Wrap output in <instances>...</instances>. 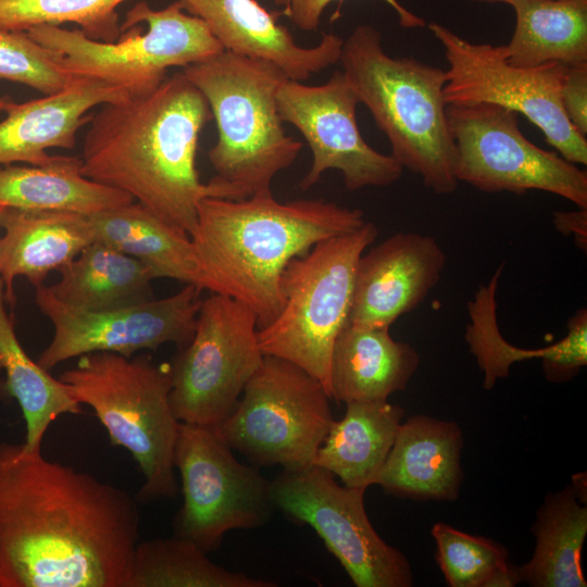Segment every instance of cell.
Listing matches in <instances>:
<instances>
[{"instance_id": "obj_1", "label": "cell", "mask_w": 587, "mask_h": 587, "mask_svg": "<svg viewBox=\"0 0 587 587\" xmlns=\"http://www.w3.org/2000/svg\"><path fill=\"white\" fill-rule=\"evenodd\" d=\"M139 537L126 490L0 441V587H126Z\"/></svg>"}, {"instance_id": "obj_2", "label": "cell", "mask_w": 587, "mask_h": 587, "mask_svg": "<svg viewBox=\"0 0 587 587\" xmlns=\"http://www.w3.org/2000/svg\"><path fill=\"white\" fill-rule=\"evenodd\" d=\"M212 113L202 92L177 72L155 89L101 104L82 151V174L128 193L188 236L205 197L229 199L196 167L199 137Z\"/></svg>"}, {"instance_id": "obj_3", "label": "cell", "mask_w": 587, "mask_h": 587, "mask_svg": "<svg viewBox=\"0 0 587 587\" xmlns=\"http://www.w3.org/2000/svg\"><path fill=\"white\" fill-rule=\"evenodd\" d=\"M364 223L361 210L322 199L279 202L272 193L240 200L205 197L189 237L207 290L246 304L261 329L283 309L287 264L319 241Z\"/></svg>"}, {"instance_id": "obj_4", "label": "cell", "mask_w": 587, "mask_h": 587, "mask_svg": "<svg viewBox=\"0 0 587 587\" xmlns=\"http://www.w3.org/2000/svg\"><path fill=\"white\" fill-rule=\"evenodd\" d=\"M339 62L359 103L387 137L391 155L437 195L452 193L457 148L444 99L446 72L413 58L386 53L380 33L357 26L342 41Z\"/></svg>"}, {"instance_id": "obj_5", "label": "cell", "mask_w": 587, "mask_h": 587, "mask_svg": "<svg viewBox=\"0 0 587 587\" xmlns=\"http://www.w3.org/2000/svg\"><path fill=\"white\" fill-rule=\"evenodd\" d=\"M182 72L202 92L216 123L217 140L208 152L212 180L233 200L272 193L274 177L302 148L286 135L276 104L288 77L271 62L226 50Z\"/></svg>"}, {"instance_id": "obj_6", "label": "cell", "mask_w": 587, "mask_h": 587, "mask_svg": "<svg viewBox=\"0 0 587 587\" xmlns=\"http://www.w3.org/2000/svg\"><path fill=\"white\" fill-rule=\"evenodd\" d=\"M59 379L82 404L89 405L110 442L127 449L143 475L137 500L175 498L174 450L179 421L170 404V362L149 355L97 351L78 357Z\"/></svg>"}, {"instance_id": "obj_7", "label": "cell", "mask_w": 587, "mask_h": 587, "mask_svg": "<svg viewBox=\"0 0 587 587\" xmlns=\"http://www.w3.org/2000/svg\"><path fill=\"white\" fill-rule=\"evenodd\" d=\"M377 235L376 226L365 222L294 258L282 276L283 309L258 332L264 354L297 364L316 378L329 397L333 347L348 324L357 264Z\"/></svg>"}, {"instance_id": "obj_8", "label": "cell", "mask_w": 587, "mask_h": 587, "mask_svg": "<svg viewBox=\"0 0 587 587\" xmlns=\"http://www.w3.org/2000/svg\"><path fill=\"white\" fill-rule=\"evenodd\" d=\"M27 33L40 45L58 50L72 75L122 87L129 95L155 89L170 67H185L224 51L205 23L186 12L179 0L162 10H153L145 1L137 3L112 42L55 25H38Z\"/></svg>"}, {"instance_id": "obj_9", "label": "cell", "mask_w": 587, "mask_h": 587, "mask_svg": "<svg viewBox=\"0 0 587 587\" xmlns=\"http://www.w3.org/2000/svg\"><path fill=\"white\" fill-rule=\"evenodd\" d=\"M230 415L217 427L258 466L298 471L313 465L335 421L323 385L297 364L264 358Z\"/></svg>"}, {"instance_id": "obj_10", "label": "cell", "mask_w": 587, "mask_h": 587, "mask_svg": "<svg viewBox=\"0 0 587 587\" xmlns=\"http://www.w3.org/2000/svg\"><path fill=\"white\" fill-rule=\"evenodd\" d=\"M174 464L184 499L174 520L175 536L209 553L228 532L270 521L275 510L271 480L239 462L217 427L179 422Z\"/></svg>"}, {"instance_id": "obj_11", "label": "cell", "mask_w": 587, "mask_h": 587, "mask_svg": "<svg viewBox=\"0 0 587 587\" xmlns=\"http://www.w3.org/2000/svg\"><path fill=\"white\" fill-rule=\"evenodd\" d=\"M246 304L221 294L201 301L195 334L171 364L170 404L183 423L218 427L234 411L264 353Z\"/></svg>"}, {"instance_id": "obj_12", "label": "cell", "mask_w": 587, "mask_h": 587, "mask_svg": "<svg viewBox=\"0 0 587 587\" xmlns=\"http://www.w3.org/2000/svg\"><path fill=\"white\" fill-rule=\"evenodd\" d=\"M428 27L449 64L444 87L447 105L484 102L514 111L536 125L563 159L587 164L586 136L570 123L561 104L565 65L515 66L508 61L505 46L467 41L436 22Z\"/></svg>"}, {"instance_id": "obj_13", "label": "cell", "mask_w": 587, "mask_h": 587, "mask_svg": "<svg viewBox=\"0 0 587 587\" xmlns=\"http://www.w3.org/2000/svg\"><path fill=\"white\" fill-rule=\"evenodd\" d=\"M455 176L485 192L542 190L587 209V173L530 142L519 114L492 103L448 104Z\"/></svg>"}, {"instance_id": "obj_14", "label": "cell", "mask_w": 587, "mask_h": 587, "mask_svg": "<svg viewBox=\"0 0 587 587\" xmlns=\"http://www.w3.org/2000/svg\"><path fill=\"white\" fill-rule=\"evenodd\" d=\"M272 483L275 509L311 526L357 587H411L407 557L388 545L367 517L365 488L340 486L317 465L283 470Z\"/></svg>"}, {"instance_id": "obj_15", "label": "cell", "mask_w": 587, "mask_h": 587, "mask_svg": "<svg viewBox=\"0 0 587 587\" xmlns=\"http://www.w3.org/2000/svg\"><path fill=\"white\" fill-rule=\"evenodd\" d=\"M278 114L294 125L312 152V165L299 188L308 190L328 170L341 173L346 189L386 187L403 167L391 154L373 149L357 122L359 100L344 72L335 71L322 85L286 78L276 91Z\"/></svg>"}, {"instance_id": "obj_16", "label": "cell", "mask_w": 587, "mask_h": 587, "mask_svg": "<svg viewBox=\"0 0 587 587\" xmlns=\"http://www.w3.org/2000/svg\"><path fill=\"white\" fill-rule=\"evenodd\" d=\"M202 289L185 285L176 294L136 305L89 312L58 300L41 285L35 301L53 325L50 344L38 363L47 371L72 358L107 351L132 357L173 342L178 349L192 338L201 305Z\"/></svg>"}, {"instance_id": "obj_17", "label": "cell", "mask_w": 587, "mask_h": 587, "mask_svg": "<svg viewBox=\"0 0 587 587\" xmlns=\"http://www.w3.org/2000/svg\"><path fill=\"white\" fill-rule=\"evenodd\" d=\"M446 253L430 236L397 233L360 257L348 324L389 327L437 285Z\"/></svg>"}, {"instance_id": "obj_18", "label": "cell", "mask_w": 587, "mask_h": 587, "mask_svg": "<svg viewBox=\"0 0 587 587\" xmlns=\"http://www.w3.org/2000/svg\"><path fill=\"white\" fill-rule=\"evenodd\" d=\"M186 12L201 18L224 50L278 66L289 79L304 82L339 62L344 39L323 34L314 47H301L278 13L257 0H179Z\"/></svg>"}, {"instance_id": "obj_19", "label": "cell", "mask_w": 587, "mask_h": 587, "mask_svg": "<svg viewBox=\"0 0 587 587\" xmlns=\"http://www.w3.org/2000/svg\"><path fill=\"white\" fill-rule=\"evenodd\" d=\"M129 96L122 87L91 78H79L60 92L23 103L10 101L0 122V165L26 162L45 165L52 155L47 149H72L78 129L93 107Z\"/></svg>"}, {"instance_id": "obj_20", "label": "cell", "mask_w": 587, "mask_h": 587, "mask_svg": "<svg viewBox=\"0 0 587 587\" xmlns=\"http://www.w3.org/2000/svg\"><path fill=\"white\" fill-rule=\"evenodd\" d=\"M462 448L455 422L414 415L401 423L376 485L400 498L452 501L464 477Z\"/></svg>"}, {"instance_id": "obj_21", "label": "cell", "mask_w": 587, "mask_h": 587, "mask_svg": "<svg viewBox=\"0 0 587 587\" xmlns=\"http://www.w3.org/2000/svg\"><path fill=\"white\" fill-rule=\"evenodd\" d=\"M0 227V277L10 307L17 276L37 288L95 241L89 215L77 212L4 208Z\"/></svg>"}, {"instance_id": "obj_22", "label": "cell", "mask_w": 587, "mask_h": 587, "mask_svg": "<svg viewBox=\"0 0 587 587\" xmlns=\"http://www.w3.org/2000/svg\"><path fill=\"white\" fill-rule=\"evenodd\" d=\"M420 365L417 351L395 340L389 327L347 324L330 360V398L338 402L378 401L407 388Z\"/></svg>"}, {"instance_id": "obj_23", "label": "cell", "mask_w": 587, "mask_h": 587, "mask_svg": "<svg viewBox=\"0 0 587 587\" xmlns=\"http://www.w3.org/2000/svg\"><path fill=\"white\" fill-rule=\"evenodd\" d=\"M573 484L549 492L532 526L536 545L532 559L519 566L520 583L532 587H586L582 549L587 535L583 474Z\"/></svg>"}, {"instance_id": "obj_24", "label": "cell", "mask_w": 587, "mask_h": 587, "mask_svg": "<svg viewBox=\"0 0 587 587\" xmlns=\"http://www.w3.org/2000/svg\"><path fill=\"white\" fill-rule=\"evenodd\" d=\"M319 448L314 465L338 476L347 487L376 485L401 425L404 410L387 400L348 402Z\"/></svg>"}, {"instance_id": "obj_25", "label": "cell", "mask_w": 587, "mask_h": 587, "mask_svg": "<svg viewBox=\"0 0 587 587\" xmlns=\"http://www.w3.org/2000/svg\"><path fill=\"white\" fill-rule=\"evenodd\" d=\"M501 264L487 284L480 285L467 304L470 323L465 340L484 373L483 387L490 390L498 379L509 375L519 361L540 359L547 379L561 380L575 374L586 360V342L580 333L569 329L560 341L538 349H523L509 344L500 334L497 321V289Z\"/></svg>"}, {"instance_id": "obj_26", "label": "cell", "mask_w": 587, "mask_h": 587, "mask_svg": "<svg viewBox=\"0 0 587 587\" xmlns=\"http://www.w3.org/2000/svg\"><path fill=\"white\" fill-rule=\"evenodd\" d=\"M89 220L95 241L138 259L157 278L207 289L190 237L138 202L90 214Z\"/></svg>"}, {"instance_id": "obj_27", "label": "cell", "mask_w": 587, "mask_h": 587, "mask_svg": "<svg viewBox=\"0 0 587 587\" xmlns=\"http://www.w3.org/2000/svg\"><path fill=\"white\" fill-rule=\"evenodd\" d=\"M134 202L126 192L82 174V159L52 155L45 165L0 167V207L95 214Z\"/></svg>"}, {"instance_id": "obj_28", "label": "cell", "mask_w": 587, "mask_h": 587, "mask_svg": "<svg viewBox=\"0 0 587 587\" xmlns=\"http://www.w3.org/2000/svg\"><path fill=\"white\" fill-rule=\"evenodd\" d=\"M47 286L61 302L89 312L136 305L154 299L153 272L138 259L93 241Z\"/></svg>"}, {"instance_id": "obj_29", "label": "cell", "mask_w": 587, "mask_h": 587, "mask_svg": "<svg viewBox=\"0 0 587 587\" xmlns=\"http://www.w3.org/2000/svg\"><path fill=\"white\" fill-rule=\"evenodd\" d=\"M515 28L505 46L520 67L587 62V0H508Z\"/></svg>"}, {"instance_id": "obj_30", "label": "cell", "mask_w": 587, "mask_h": 587, "mask_svg": "<svg viewBox=\"0 0 587 587\" xmlns=\"http://www.w3.org/2000/svg\"><path fill=\"white\" fill-rule=\"evenodd\" d=\"M5 303L4 284L0 277V372L4 374L3 391L17 401L25 419L24 451L38 453L51 423L62 414L80 413V403L63 382L52 377L25 352Z\"/></svg>"}, {"instance_id": "obj_31", "label": "cell", "mask_w": 587, "mask_h": 587, "mask_svg": "<svg viewBox=\"0 0 587 587\" xmlns=\"http://www.w3.org/2000/svg\"><path fill=\"white\" fill-rule=\"evenodd\" d=\"M190 540L148 539L137 544L126 587H276L272 580L213 563Z\"/></svg>"}, {"instance_id": "obj_32", "label": "cell", "mask_w": 587, "mask_h": 587, "mask_svg": "<svg viewBox=\"0 0 587 587\" xmlns=\"http://www.w3.org/2000/svg\"><path fill=\"white\" fill-rule=\"evenodd\" d=\"M436 562L450 587H513L519 566L509 562L505 547L483 537L436 523L432 530Z\"/></svg>"}, {"instance_id": "obj_33", "label": "cell", "mask_w": 587, "mask_h": 587, "mask_svg": "<svg viewBox=\"0 0 587 587\" xmlns=\"http://www.w3.org/2000/svg\"><path fill=\"white\" fill-rule=\"evenodd\" d=\"M126 0H0V29L27 32L38 25L75 23L89 38L120 37L117 8Z\"/></svg>"}, {"instance_id": "obj_34", "label": "cell", "mask_w": 587, "mask_h": 587, "mask_svg": "<svg viewBox=\"0 0 587 587\" xmlns=\"http://www.w3.org/2000/svg\"><path fill=\"white\" fill-rule=\"evenodd\" d=\"M79 78L64 68L58 50L40 45L27 32L0 29V79L26 85L47 96Z\"/></svg>"}, {"instance_id": "obj_35", "label": "cell", "mask_w": 587, "mask_h": 587, "mask_svg": "<svg viewBox=\"0 0 587 587\" xmlns=\"http://www.w3.org/2000/svg\"><path fill=\"white\" fill-rule=\"evenodd\" d=\"M280 7L282 14L287 16L298 28L315 32L322 20L324 10L334 1L344 0H273ZM397 14L399 24L404 28H420L426 25L421 16L405 9L398 0H382Z\"/></svg>"}, {"instance_id": "obj_36", "label": "cell", "mask_w": 587, "mask_h": 587, "mask_svg": "<svg viewBox=\"0 0 587 587\" xmlns=\"http://www.w3.org/2000/svg\"><path fill=\"white\" fill-rule=\"evenodd\" d=\"M563 111L583 136L587 135V62L565 66L560 91Z\"/></svg>"}, {"instance_id": "obj_37", "label": "cell", "mask_w": 587, "mask_h": 587, "mask_svg": "<svg viewBox=\"0 0 587 587\" xmlns=\"http://www.w3.org/2000/svg\"><path fill=\"white\" fill-rule=\"evenodd\" d=\"M553 224L563 235H574L580 249L587 245V209L578 211H559L553 214Z\"/></svg>"}, {"instance_id": "obj_38", "label": "cell", "mask_w": 587, "mask_h": 587, "mask_svg": "<svg viewBox=\"0 0 587 587\" xmlns=\"http://www.w3.org/2000/svg\"><path fill=\"white\" fill-rule=\"evenodd\" d=\"M9 103H10V99L0 97V112L5 111Z\"/></svg>"}, {"instance_id": "obj_39", "label": "cell", "mask_w": 587, "mask_h": 587, "mask_svg": "<svg viewBox=\"0 0 587 587\" xmlns=\"http://www.w3.org/2000/svg\"><path fill=\"white\" fill-rule=\"evenodd\" d=\"M475 2H504L507 3L508 0H470Z\"/></svg>"}, {"instance_id": "obj_40", "label": "cell", "mask_w": 587, "mask_h": 587, "mask_svg": "<svg viewBox=\"0 0 587 587\" xmlns=\"http://www.w3.org/2000/svg\"><path fill=\"white\" fill-rule=\"evenodd\" d=\"M3 209H4V208L0 207V218H1V214H2V212H3Z\"/></svg>"}]
</instances>
